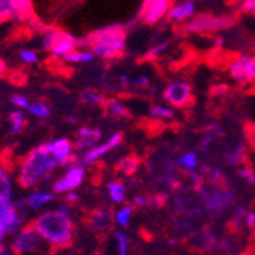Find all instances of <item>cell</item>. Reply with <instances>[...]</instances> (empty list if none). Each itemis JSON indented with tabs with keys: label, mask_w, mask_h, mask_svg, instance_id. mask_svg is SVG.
I'll list each match as a JSON object with an SVG mask.
<instances>
[{
	"label": "cell",
	"mask_w": 255,
	"mask_h": 255,
	"mask_svg": "<svg viewBox=\"0 0 255 255\" xmlns=\"http://www.w3.org/2000/svg\"><path fill=\"white\" fill-rule=\"evenodd\" d=\"M78 49H90L101 60L121 58L127 49V26L123 23L101 26L86 37H78Z\"/></svg>",
	"instance_id": "1"
},
{
	"label": "cell",
	"mask_w": 255,
	"mask_h": 255,
	"mask_svg": "<svg viewBox=\"0 0 255 255\" xmlns=\"http://www.w3.org/2000/svg\"><path fill=\"white\" fill-rule=\"evenodd\" d=\"M43 240L48 242L54 251L69 249L74 245V222L66 206L46 211L31 222Z\"/></svg>",
	"instance_id": "2"
},
{
	"label": "cell",
	"mask_w": 255,
	"mask_h": 255,
	"mask_svg": "<svg viewBox=\"0 0 255 255\" xmlns=\"http://www.w3.org/2000/svg\"><path fill=\"white\" fill-rule=\"evenodd\" d=\"M55 168L57 164L48 150V145L41 144L38 147H34L21 159L18 174H17V182L21 188L31 190L37 187L41 180L48 179Z\"/></svg>",
	"instance_id": "3"
},
{
	"label": "cell",
	"mask_w": 255,
	"mask_h": 255,
	"mask_svg": "<svg viewBox=\"0 0 255 255\" xmlns=\"http://www.w3.org/2000/svg\"><path fill=\"white\" fill-rule=\"evenodd\" d=\"M196 193L200 196L205 211L211 217H220L226 211L233 210L237 200V191L229 187H213L208 190L205 185L199 187Z\"/></svg>",
	"instance_id": "4"
},
{
	"label": "cell",
	"mask_w": 255,
	"mask_h": 255,
	"mask_svg": "<svg viewBox=\"0 0 255 255\" xmlns=\"http://www.w3.org/2000/svg\"><path fill=\"white\" fill-rule=\"evenodd\" d=\"M234 23L236 18L233 15H216L211 12H202L196 14L188 21H185L180 31L185 35H205L229 29Z\"/></svg>",
	"instance_id": "5"
},
{
	"label": "cell",
	"mask_w": 255,
	"mask_h": 255,
	"mask_svg": "<svg viewBox=\"0 0 255 255\" xmlns=\"http://www.w3.org/2000/svg\"><path fill=\"white\" fill-rule=\"evenodd\" d=\"M162 98L171 107L185 109L194 103L193 86L187 80H173L165 86Z\"/></svg>",
	"instance_id": "6"
},
{
	"label": "cell",
	"mask_w": 255,
	"mask_h": 255,
	"mask_svg": "<svg viewBox=\"0 0 255 255\" xmlns=\"http://www.w3.org/2000/svg\"><path fill=\"white\" fill-rule=\"evenodd\" d=\"M228 74L239 86L255 84V55L240 54L234 57L228 66Z\"/></svg>",
	"instance_id": "7"
},
{
	"label": "cell",
	"mask_w": 255,
	"mask_h": 255,
	"mask_svg": "<svg viewBox=\"0 0 255 255\" xmlns=\"http://www.w3.org/2000/svg\"><path fill=\"white\" fill-rule=\"evenodd\" d=\"M171 5L173 0H142L137 8L136 20L147 26H154L167 17Z\"/></svg>",
	"instance_id": "8"
},
{
	"label": "cell",
	"mask_w": 255,
	"mask_h": 255,
	"mask_svg": "<svg viewBox=\"0 0 255 255\" xmlns=\"http://www.w3.org/2000/svg\"><path fill=\"white\" fill-rule=\"evenodd\" d=\"M41 237L35 231V228L28 223L25 228L20 231V234L14 239L11 245V252L14 255H25L29 252H35L41 245Z\"/></svg>",
	"instance_id": "9"
},
{
	"label": "cell",
	"mask_w": 255,
	"mask_h": 255,
	"mask_svg": "<svg viewBox=\"0 0 255 255\" xmlns=\"http://www.w3.org/2000/svg\"><path fill=\"white\" fill-rule=\"evenodd\" d=\"M84 176H86V168H84V165L74 162V164L69 165V168L66 170L64 176L60 177L58 180H55L52 190H54V193H57V194L71 193V191H74L75 188H78L80 185L83 183Z\"/></svg>",
	"instance_id": "10"
},
{
	"label": "cell",
	"mask_w": 255,
	"mask_h": 255,
	"mask_svg": "<svg viewBox=\"0 0 255 255\" xmlns=\"http://www.w3.org/2000/svg\"><path fill=\"white\" fill-rule=\"evenodd\" d=\"M113 213L109 208H94L84 216V225L95 234H104L113 228Z\"/></svg>",
	"instance_id": "11"
},
{
	"label": "cell",
	"mask_w": 255,
	"mask_h": 255,
	"mask_svg": "<svg viewBox=\"0 0 255 255\" xmlns=\"http://www.w3.org/2000/svg\"><path fill=\"white\" fill-rule=\"evenodd\" d=\"M173 208L174 211L183 217H200L205 211L203 202L200 196L196 193V196L183 194V196H174L173 197Z\"/></svg>",
	"instance_id": "12"
},
{
	"label": "cell",
	"mask_w": 255,
	"mask_h": 255,
	"mask_svg": "<svg viewBox=\"0 0 255 255\" xmlns=\"http://www.w3.org/2000/svg\"><path fill=\"white\" fill-rule=\"evenodd\" d=\"M124 141V133L123 131H117V133H113L107 141L98 144V145H94L92 148H89L83 159H81V164L83 165H89V164H94V162L100 160L103 156H106L109 151L115 150L117 147H120Z\"/></svg>",
	"instance_id": "13"
},
{
	"label": "cell",
	"mask_w": 255,
	"mask_h": 255,
	"mask_svg": "<svg viewBox=\"0 0 255 255\" xmlns=\"http://www.w3.org/2000/svg\"><path fill=\"white\" fill-rule=\"evenodd\" d=\"M48 145V150L52 156V159L55 160L57 167H61V165H71L74 162H77L75 156L72 154V142L69 141L66 137H58V139H54V141L46 144Z\"/></svg>",
	"instance_id": "14"
},
{
	"label": "cell",
	"mask_w": 255,
	"mask_h": 255,
	"mask_svg": "<svg viewBox=\"0 0 255 255\" xmlns=\"http://www.w3.org/2000/svg\"><path fill=\"white\" fill-rule=\"evenodd\" d=\"M196 14H197L196 0H182V2L171 5L165 18L171 23H185L190 18H193Z\"/></svg>",
	"instance_id": "15"
},
{
	"label": "cell",
	"mask_w": 255,
	"mask_h": 255,
	"mask_svg": "<svg viewBox=\"0 0 255 255\" xmlns=\"http://www.w3.org/2000/svg\"><path fill=\"white\" fill-rule=\"evenodd\" d=\"M77 40H78V37H75L74 34L60 29L58 37H57V41H55V44L52 46V49L49 52L54 57H57V58H63L67 54H71L72 51L78 49Z\"/></svg>",
	"instance_id": "16"
},
{
	"label": "cell",
	"mask_w": 255,
	"mask_h": 255,
	"mask_svg": "<svg viewBox=\"0 0 255 255\" xmlns=\"http://www.w3.org/2000/svg\"><path fill=\"white\" fill-rule=\"evenodd\" d=\"M222 156L225 159V162L229 167H239L242 165L245 159H246V151H245V145L242 142H237L234 145H228L223 151Z\"/></svg>",
	"instance_id": "17"
},
{
	"label": "cell",
	"mask_w": 255,
	"mask_h": 255,
	"mask_svg": "<svg viewBox=\"0 0 255 255\" xmlns=\"http://www.w3.org/2000/svg\"><path fill=\"white\" fill-rule=\"evenodd\" d=\"M104 110L112 115L113 118H130V109L118 98H106L103 103Z\"/></svg>",
	"instance_id": "18"
},
{
	"label": "cell",
	"mask_w": 255,
	"mask_h": 255,
	"mask_svg": "<svg viewBox=\"0 0 255 255\" xmlns=\"http://www.w3.org/2000/svg\"><path fill=\"white\" fill-rule=\"evenodd\" d=\"M14 8V20L15 21H25L34 18V8L32 0H11Z\"/></svg>",
	"instance_id": "19"
},
{
	"label": "cell",
	"mask_w": 255,
	"mask_h": 255,
	"mask_svg": "<svg viewBox=\"0 0 255 255\" xmlns=\"http://www.w3.org/2000/svg\"><path fill=\"white\" fill-rule=\"evenodd\" d=\"M177 167L182 168L185 173H188V171H194V170H199L200 167V159H199V153L197 151H187V153H183L179 156L177 159Z\"/></svg>",
	"instance_id": "20"
},
{
	"label": "cell",
	"mask_w": 255,
	"mask_h": 255,
	"mask_svg": "<svg viewBox=\"0 0 255 255\" xmlns=\"http://www.w3.org/2000/svg\"><path fill=\"white\" fill-rule=\"evenodd\" d=\"M139 167H141V159H139L136 154H127L120 160L117 170L126 176H133V174H136Z\"/></svg>",
	"instance_id": "21"
},
{
	"label": "cell",
	"mask_w": 255,
	"mask_h": 255,
	"mask_svg": "<svg viewBox=\"0 0 255 255\" xmlns=\"http://www.w3.org/2000/svg\"><path fill=\"white\" fill-rule=\"evenodd\" d=\"M109 197L113 203H123L127 196V187L123 180H112L107 185Z\"/></svg>",
	"instance_id": "22"
},
{
	"label": "cell",
	"mask_w": 255,
	"mask_h": 255,
	"mask_svg": "<svg viewBox=\"0 0 255 255\" xmlns=\"http://www.w3.org/2000/svg\"><path fill=\"white\" fill-rule=\"evenodd\" d=\"M63 60L72 64H89L95 60V54L90 49H75L66 57H63Z\"/></svg>",
	"instance_id": "23"
},
{
	"label": "cell",
	"mask_w": 255,
	"mask_h": 255,
	"mask_svg": "<svg viewBox=\"0 0 255 255\" xmlns=\"http://www.w3.org/2000/svg\"><path fill=\"white\" fill-rule=\"evenodd\" d=\"M80 100L90 107H97V106H103L106 97L101 94L100 90L97 89H84L81 94H80Z\"/></svg>",
	"instance_id": "24"
},
{
	"label": "cell",
	"mask_w": 255,
	"mask_h": 255,
	"mask_svg": "<svg viewBox=\"0 0 255 255\" xmlns=\"http://www.w3.org/2000/svg\"><path fill=\"white\" fill-rule=\"evenodd\" d=\"M148 115L154 120H173L176 117L174 107L165 104H153L148 109Z\"/></svg>",
	"instance_id": "25"
},
{
	"label": "cell",
	"mask_w": 255,
	"mask_h": 255,
	"mask_svg": "<svg viewBox=\"0 0 255 255\" xmlns=\"http://www.w3.org/2000/svg\"><path fill=\"white\" fill-rule=\"evenodd\" d=\"M8 120H9V124H11V134H18L23 131L26 126V118H25V112L23 110H12L9 115H8Z\"/></svg>",
	"instance_id": "26"
},
{
	"label": "cell",
	"mask_w": 255,
	"mask_h": 255,
	"mask_svg": "<svg viewBox=\"0 0 255 255\" xmlns=\"http://www.w3.org/2000/svg\"><path fill=\"white\" fill-rule=\"evenodd\" d=\"M54 200V194L52 193H43V191H37V193H32V194H29V197H28V200H26V203H28V206L29 208H41L43 205H46V203H49V202H52Z\"/></svg>",
	"instance_id": "27"
},
{
	"label": "cell",
	"mask_w": 255,
	"mask_h": 255,
	"mask_svg": "<svg viewBox=\"0 0 255 255\" xmlns=\"http://www.w3.org/2000/svg\"><path fill=\"white\" fill-rule=\"evenodd\" d=\"M26 112H29L32 117H35L38 120H48L51 117V107L43 101L31 103Z\"/></svg>",
	"instance_id": "28"
},
{
	"label": "cell",
	"mask_w": 255,
	"mask_h": 255,
	"mask_svg": "<svg viewBox=\"0 0 255 255\" xmlns=\"http://www.w3.org/2000/svg\"><path fill=\"white\" fill-rule=\"evenodd\" d=\"M246 213H248V211L245 210V206H242V205L234 206V208H233V217H231L229 226L233 228L234 231H240V229L245 226Z\"/></svg>",
	"instance_id": "29"
},
{
	"label": "cell",
	"mask_w": 255,
	"mask_h": 255,
	"mask_svg": "<svg viewBox=\"0 0 255 255\" xmlns=\"http://www.w3.org/2000/svg\"><path fill=\"white\" fill-rule=\"evenodd\" d=\"M168 48H170V41H168V40L159 41V43H156L154 46H151V48L145 52L144 58H145V60H150V61H154V60H157L159 57L164 55V54L167 52Z\"/></svg>",
	"instance_id": "30"
},
{
	"label": "cell",
	"mask_w": 255,
	"mask_h": 255,
	"mask_svg": "<svg viewBox=\"0 0 255 255\" xmlns=\"http://www.w3.org/2000/svg\"><path fill=\"white\" fill-rule=\"evenodd\" d=\"M134 206L133 205H124L121 210L115 214V222H117L121 228H127L130 225V219L133 216Z\"/></svg>",
	"instance_id": "31"
},
{
	"label": "cell",
	"mask_w": 255,
	"mask_h": 255,
	"mask_svg": "<svg viewBox=\"0 0 255 255\" xmlns=\"http://www.w3.org/2000/svg\"><path fill=\"white\" fill-rule=\"evenodd\" d=\"M77 137H84V139H92V141L98 142L103 137V131L100 128H92V127H80L77 130Z\"/></svg>",
	"instance_id": "32"
},
{
	"label": "cell",
	"mask_w": 255,
	"mask_h": 255,
	"mask_svg": "<svg viewBox=\"0 0 255 255\" xmlns=\"http://www.w3.org/2000/svg\"><path fill=\"white\" fill-rule=\"evenodd\" d=\"M14 20V8L11 0H0V23Z\"/></svg>",
	"instance_id": "33"
},
{
	"label": "cell",
	"mask_w": 255,
	"mask_h": 255,
	"mask_svg": "<svg viewBox=\"0 0 255 255\" xmlns=\"http://www.w3.org/2000/svg\"><path fill=\"white\" fill-rule=\"evenodd\" d=\"M115 240L118 245V255H128V239L123 231H115Z\"/></svg>",
	"instance_id": "34"
},
{
	"label": "cell",
	"mask_w": 255,
	"mask_h": 255,
	"mask_svg": "<svg viewBox=\"0 0 255 255\" xmlns=\"http://www.w3.org/2000/svg\"><path fill=\"white\" fill-rule=\"evenodd\" d=\"M216 136H217V134H214V133H211V131H208V130H206V133H203V134L200 136V139H199V144H197V145H199V151L208 153V150H210L211 144L214 142Z\"/></svg>",
	"instance_id": "35"
},
{
	"label": "cell",
	"mask_w": 255,
	"mask_h": 255,
	"mask_svg": "<svg viewBox=\"0 0 255 255\" xmlns=\"http://www.w3.org/2000/svg\"><path fill=\"white\" fill-rule=\"evenodd\" d=\"M237 176L240 179L245 180V183H248L249 187H255V171L249 167H240L237 170Z\"/></svg>",
	"instance_id": "36"
},
{
	"label": "cell",
	"mask_w": 255,
	"mask_h": 255,
	"mask_svg": "<svg viewBox=\"0 0 255 255\" xmlns=\"http://www.w3.org/2000/svg\"><path fill=\"white\" fill-rule=\"evenodd\" d=\"M18 57H20V60L25 63V64H35L40 60L38 54L34 52V51H31V49H21L18 52Z\"/></svg>",
	"instance_id": "37"
},
{
	"label": "cell",
	"mask_w": 255,
	"mask_h": 255,
	"mask_svg": "<svg viewBox=\"0 0 255 255\" xmlns=\"http://www.w3.org/2000/svg\"><path fill=\"white\" fill-rule=\"evenodd\" d=\"M165 203H167V196H165V194H153V196L147 197V205L151 206L153 210L162 208Z\"/></svg>",
	"instance_id": "38"
},
{
	"label": "cell",
	"mask_w": 255,
	"mask_h": 255,
	"mask_svg": "<svg viewBox=\"0 0 255 255\" xmlns=\"http://www.w3.org/2000/svg\"><path fill=\"white\" fill-rule=\"evenodd\" d=\"M11 103L17 107V109H20V110H28V107H29V100L25 97V95H20V94H15V95H12L11 97Z\"/></svg>",
	"instance_id": "39"
},
{
	"label": "cell",
	"mask_w": 255,
	"mask_h": 255,
	"mask_svg": "<svg viewBox=\"0 0 255 255\" xmlns=\"http://www.w3.org/2000/svg\"><path fill=\"white\" fill-rule=\"evenodd\" d=\"M240 11L246 15L255 17V0H242L240 2Z\"/></svg>",
	"instance_id": "40"
},
{
	"label": "cell",
	"mask_w": 255,
	"mask_h": 255,
	"mask_svg": "<svg viewBox=\"0 0 255 255\" xmlns=\"http://www.w3.org/2000/svg\"><path fill=\"white\" fill-rule=\"evenodd\" d=\"M131 87L147 89V87H150V78L147 75H137L136 78L131 80Z\"/></svg>",
	"instance_id": "41"
},
{
	"label": "cell",
	"mask_w": 255,
	"mask_h": 255,
	"mask_svg": "<svg viewBox=\"0 0 255 255\" xmlns=\"http://www.w3.org/2000/svg\"><path fill=\"white\" fill-rule=\"evenodd\" d=\"M245 226H248L249 229H254V228H255V213H254V211H248V213H246Z\"/></svg>",
	"instance_id": "42"
},
{
	"label": "cell",
	"mask_w": 255,
	"mask_h": 255,
	"mask_svg": "<svg viewBox=\"0 0 255 255\" xmlns=\"http://www.w3.org/2000/svg\"><path fill=\"white\" fill-rule=\"evenodd\" d=\"M133 206L134 208H144V206H147V197H144V196H134Z\"/></svg>",
	"instance_id": "43"
},
{
	"label": "cell",
	"mask_w": 255,
	"mask_h": 255,
	"mask_svg": "<svg viewBox=\"0 0 255 255\" xmlns=\"http://www.w3.org/2000/svg\"><path fill=\"white\" fill-rule=\"evenodd\" d=\"M131 77L130 75H127V74H123L121 77H120V83H121V87H131Z\"/></svg>",
	"instance_id": "44"
},
{
	"label": "cell",
	"mask_w": 255,
	"mask_h": 255,
	"mask_svg": "<svg viewBox=\"0 0 255 255\" xmlns=\"http://www.w3.org/2000/svg\"><path fill=\"white\" fill-rule=\"evenodd\" d=\"M8 234V229H6V223H5V220L0 217V243L3 242V239H5V236Z\"/></svg>",
	"instance_id": "45"
},
{
	"label": "cell",
	"mask_w": 255,
	"mask_h": 255,
	"mask_svg": "<svg viewBox=\"0 0 255 255\" xmlns=\"http://www.w3.org/2000/svg\"><path fill=\"white\" fill-rule=\"evenodd\" d=\"M64 199H66V202H67L69 205H74V203L78 202V194H77V193H69L67 196H64Z\"/></svg>",
	"instance_id": "46"
},
{
	"label": "cell",
	"mask_w": 255,
	"mask_h": 255,
	"mask_svg": "<svg viewBox=\"0 0 255 255\" xmlns=\"http://www.w3.org/2000/svg\"><path fill=\"white\" fill-rule=\"evenodd\" d=\"M6 74H8V64L2 57H0V77H5Z\"/></svg>",
	"instance_id": "47"
},
{
	"label": "cell",
	"mask_w": 255,
	"mask_h": 255,
	"mask_svg": "<svg viewBox=\"0 0 255 255\" xmlns=\"http://www.w3.org/2000/svg\"><path fill=\"white\" fill-rule=\"evenodd\" d=\"M214 46H216V49H220L222 46H223V38H222V37H217V38L214 40Z\"/></svg>",
	"instance_id": "48"
},
{
	"label": "cell",
	"mask_w": 255,
	"mask_h": 255,
	"mask_svg": "<svg viewBox=\"0 0 255 255\" xmlns=\"http://www.w3.org/2000/svg\"><path fill=\"white\" fill-rule=\"evenodd\" d=\"M0 255H14L9 249H6V248H3V251L2 252H0Z\"/></svg>",
	"instance_id": "49"
},
{
	"label": "cell",
	"mask_w": 255,
	"mask_h": 255,
	"mask_svg": "<svg viewBox=\"0 0 255 255\" xmlns=\"http://www.w3.org/2000/svg\"><path fill=\"white\" fill-rule=\"evenodd\" d=\"M3 248H5V246H2V243H0V252H2V251H3Z\"/></svg>",
	"instance_id": "50"
}]
</instances>
